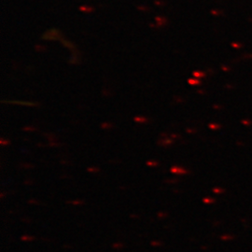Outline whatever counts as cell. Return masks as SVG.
<instances>
[{"label": "cell", "instance_id": "6da1fadb", "mask_svg": "<svg viewBox=\"0 0 252 252\" xmlns=\"http://www.w3.org/2000/svg\"><path fill=\"white\" fill-rule=\"evenodd\" d=\"M171 171H172L173 173H178V174H182V173H185V171L183 169H181L180 167H176V166H174V167H172V169H171Z\"/></svg>", "mask_w": 252, "mask_h": 252}, {"label": "cell", "instance_id": "7a4b0ae2", "mask_svg": "<svg viewBox=\"0 0 252 252\" xmlns=\"http://www.w3.org/2000/svg\"><path fill=\"white\" fill-rule=\"evenodd\" d=\"M81 11H92V8H89V7H81Z\"/></svg>", "mask_w": 252, "mask_h": 252}]
</instances>
